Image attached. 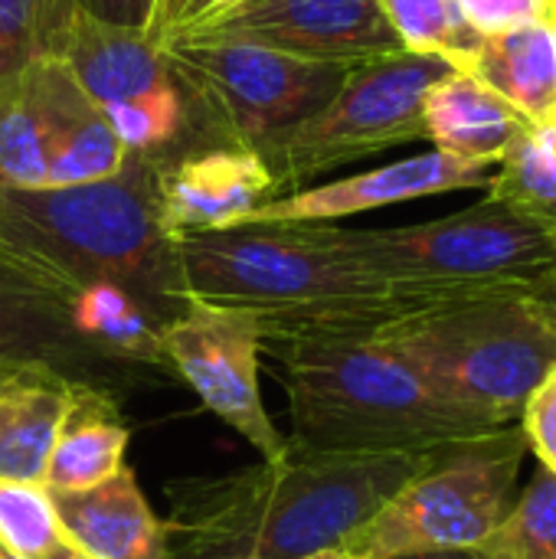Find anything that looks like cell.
<instances>
[{"label": "cell", "instance_id": "obj_1", "mask_svg": "<svg viewBox=\"0 0 556 559\" xmlns=\"http://www.w3.org/2000/svg\"><path fill=\"white\" fill-rule=\"evenodd\" d=\"M442 452V449H439ZM439 452H318L167 488L170 559H305L334 550Z\"/></svg>", "mask_w": 556, "mask_h": 559}, {"label": "cell", "instance_id": "obj_2", "mask_svg": "<svg viewBox=\"0 0 556 559\" xmlns=\"http://www.w3.org/2000/svg\"><path fill=\"white\" fill-rule=\"evenodd\" d=\"M184 298L262 311L275 334H374L436 308L377 272L344 242L334 223H249L177 239Z\"/></svg>", "mask_w": 556, "mask_h": 559}, {"label": "cell", "instance_id": "obj_3", "mask_svg": "<svg viewBox=\"0 0 556 559\" xmlns=\"http://www.w3.org/2000/svg\"><path fill=\"white\" fill-rule=\"evenodd\" d=\"M295 426L292 442L318 452H439L488 426L446 403L374 334L265 337Z\"/></svg>", "mask_w": 556, "mask_h": 559}, {"label": "cell", "instance_id": "obj_4", "mask_svg": "<svg viewBox=\"0 0 556 559\" xmlns=\"http://www.w3.org/2000/svg\"><path fill=\"white\" fill-rule=\"evenodd\" d=\"M0 242L62 275L79 292L115 285L161 324L184 308L177 242L157 213V160L128 154L115 177L13 190L0 187Z\"/></svg>", "mask_w": 556, "mask_h": 559}, {"label": "cell", "instance_id": "obj_5", "mask_svg": "<svg viewBox=\"0 0 556 559\" xmlns=\"http://www.w3.org/2000/svg\"><path fill=\"white\" fill-rule=\"evenodd\" d=\"M446 403L488 426H514L556 364V334L524 292L482 295L374 331Z\"/></svg>", "mask_w": 556, "mask_h": 559}, {"label": "cell", "instance_id": "obj_6", "mask_svg": "<svg viewBox=\"0 0 556 559\" xmlns=\"http://www.w3.org/2000/svg\"><path fill=\"white\" fill-rule=\"evenodd\" d=\"M344 242L370 272L426 305L528 292L556 272V239L492 197L416 226L344 229Z\"/></svg>", "mask_w": 556, "mask_h": 559}, {"label": "cell", "instance_id": "obj_7", "mask_svg": "<svg viewBox=\"0 0 556 559\" xmlns=\"http://www.w3.org/2000/svg\"><path fill=\"white\" fill-rule=\"evenodd\" d=\"M161 52L190 98V144L259 151L315 115L357 62H321L216 36H174Z\"/></svg>", "mask_w": 556, "mask_h": 559}, {"label": "cell", "instance_id": "obj_8", "mask_svg": "<svg viewBox=\"0 0 556 559\" xmlns=\"http://www.w3.org/2000/svg\"><path fill=\"white\" fill-rule=\"evenodd\" d=\"M524 452L521 426H501L442 449L334 554L341 559H403L475 550L508 518Z\"/></svg>", "mask_w": 556, "mask_h": 559}, {"label": "cell", "instance_id": "obj_9", "mask_svg": "<svg viewBox=\"0 0 556 559\" xmlns=\"http://www.w3.org/2000/svg\"><path fill=\"white\" fill-rule=\"evenodd\" d=\"M449 69V62L410 49L357 62L315 115L256 151L275 177L279 197L338 167L426 141L423 102Z\"/></svg>", "mask_w": 556, "mask_h": 559}, {"label": "cell", "instance_id": "obj_10", "mask_svg": "<svg viewBox=\"0 0 556 559\" xmlns=\"http://www.w3.org/2000/svg\"><path fill=\"white\" fill-rule=\"evenodd\" d=\"M128 151L62 59L0 79V187L49 190L115 177Z\"/></svg>", "mask_w": 556, "mask_h": 559}, {"label": "cell", "instance_id": "obj_11", "mask_svg": "<svg viewBox=\"0 0 556 559\" xmlns=\"http://www.w3.org/2000/svg\"><path fill=\"white\" fill-rule=\"evenodd\" d=\"M49 56L66 62L128 154L164 160L187 144L190 98L144 29L111 26L75 10Z\"/></svg>", "mask_w": 556, "mask_h": 559}, {"label": "cell", "instance_id": "obj_12", "mask_svg": "<svg viewBox=\"0 0 556 559\" xmlns=\"http://www.w3.org/2000/svg\"><path fill=\"white\" fill-rule=\"evenodd\" d=\"M157 347L200 403L242 436L262 462L288 455L292 439L272 423L259 390V357L265 350L262 311L187 298L161 324Z\"/></svg>", "mask_w": 556, "mask_h": 559}, {"label": "cell", "instance_id": "obj_13", "mask_svg": "<svg viewBox=\"0 0 556 559\" xmlns=\"http://www.w3.org/2000/svg\"><path fill=\"white\" fill-rule=\"evenodd\" d=\"M180 36L242 39L321 62H364L403 49L380 0H236Z\"/></svg>", "mask_w": 556, "mask_h": 559}, {"label": "cell", "instance_id": "obj_14", "mask_svg": "<svg viewBox=\"0 0 556 559\" xmlns=\"http://www.w3.org/2000/svg\"><path fill=\"white\" fill-rule=\"evenodd\" d=\"M275 197L279 187L262 157L236 144H190L157 160V213L174 242L242 226Z\"/></svg>", "mask_w": 556, "mask_h": 559}, {"label": "cell", "instance_id": "obj_15", "mask_svg": "<svg viewBox=\"0 0 556 559\" xmlns=\"http://www.w3.org/2000/svg\"><path fill=\"white\" fill-rule=\"evenodd\" d=\"M492 180V167L459 160L446 151H426L397 164L374 167L367 174H354L344 180L301 187L295 193L275 197L262 203L242 226L249 223H334L354 213L426 200L456 190H485Z\"/></svg>", "mask_w": 556, "mask_h": 559}, {"label": "cell", "instance_id": "obj_16", "mask_svg": "<svg viewBox=\"0 0 556 559\" xmlns=\"http://www.w3.org/2000/svg\"><path fill=\"white\" fill-rule=\"evenodd\" d=\"M79 288L0 242V357H39L66 370L88 357L72 324Z\"/></svg>", "mask_w": 556, "mask_h": 559}, {"label": "cell", "instance_id": "obj_17", "mask_svg": "<svg viewBox=\"0 0 556 559\" xmlns=\"http://www.w3.org/2000/svg\"><path fill=\"white\" fill-rule=\"evenodd\" d=\"M75 380L39 357H0V478L43 481Z\"/></svg>", "mask_w": 556, "mask_h": 559}, {"label": "cell", "instance_id": "obj_18", "mask_svg": "<svg viewBox=\"0 0 556 559\" xmlns=\"http://www.w3.org/2000/svg\"><path fill=\"white\" fill-rule=\"evenodd\" d=\"M52 501L66 540L82 557L170 559L164 524L147 504L131 465L88 491L52 495Z\"/></svg>", "mask_w": 556, "mask_h": 559}, {"label": "cell", "instance_id": "obj_19", "mask_svg": "<svg viewBox=\"0 0 556 559\" xmlns=\"http://www.w3.org/2000/svg\"><path fill=\"white\" fill-rule=\"evenodd\" d=\"M426 141L459 160L495 167L528 118L472 72L449 69L423 102Z\"/></svg>", "mask_w": 556, "mask_h": 559}, {"label": "cell", "instance_id": "obj_20", "mask_svg": "<svg viewBox=\"0 0 556 559\" xmlns=\"http://www.w3.org/2000/svg\"><path fill=\"white\" fill-rule=\"evenodd\" d=\"M128 442L131 429L125 426L118 403L108 396V390L75 380L72 400L66 406V416L56 429L43 485L49 495H79L88 491L111 475H118L128 462Z\"/></svg>", "mask_w": 556, "mask_h": 559}, {"label": "cell", "instance_id": "obj_21", "mask_svg": "<svg viewBox=\"0 0 556 559\" xmlns=\"http://www.w3.org/2000/svg\"><path fill=\"white\" fill-rule=\"evenodd\" d=\"M469 72L492 85L531 124L556 115L554 23H521L482 39Z\"/></svg>", "mask_w": 556, "mask_h": 559}, {"label": "cell", "instance_id": "obj_22", "mask_svg": "<svg viewBox=\"0 0 556 559\" xmlns=\"http://www.w3.org/2000/svg\"><path fill=\"white\" fill-rule=\"evenodd\" d=\"M485 190V197L511 206L556 239V115L534 124L528 121L495 164Z\"/></svg>", "mask_w": 556, "mask_h": 559}, {"label": "cell", "instance_id": "obj_23", "mask_svg": "<svg viewBox=\"0 0 556 559\" xmlns=\"http://www.w3.org/2000/svg\"><path fill=\"white\" fill-rule=\"evenodd\" d=\"M380 10L400 46L419 56H436L459 72H469L482 49V33L462 10V0H380Z\"/></svg>", "mask_w": 556, "mask_h": 559}, {"label": "cell", "instance_id": "obj_24", "mask_svg": "<svg viewBox=\"0 0 556 559\" xmlns=\"http://www.w3.org/2000/svg\"><path fill=\"white\" fill-rule=\"evenodd\" d=\"M0 550L23 559H62L72 554L43 481L0 478Z\"/></svg>", "mask_w": 556, "mask_h": 559}, {"label": "cell", "instance_id": "obj_25", "mask_svg": "<svg viewBox=\"0 0 556 559\" xmlns=\"http://www.w3.org/2000/svg\"><path fill=\"white\" fill-rule=\"evenodd\" d=\"M482 559H556V475L541 468L508 518L475 547Z\"/></svg>", "mask_w": 556, "mask_h": 559}, {"label": "cell", "instance_id": "obj_26", "mask_svg": "<svg viewBox=\"0 0 556 559\" xmlns=\"http://www.w3.org/2000/svg\"><path fill=\"white\" fill-rule=\"evenodd\" d=\"M72 16V0H0V79L49 56Z\"/></svg>", "mask_w": 556, "mask_h": 559}, {"label": "cell", "instance_id": "obj_27", "mask_svg": "<svg viewBox=\"0 0 556 559\" xmlns=\"http://www.w3.org/2000/svg\"><path fill=\"white\" fill-rule=\"evenodd\" d=\"M518 423L524 429L528 449L541 459V468L556 475V364L528 396Z\"/></svg>", "mask_w": 556, "mask_h": 559}, {"label": "cell", "instance_id": "obj_28", "mask_svg": "<svg viewBox=\"0 0 556 559\" xmlns=\"http://www.w3.org/2000/svg\"><path fill=\"white\" fill-rule=\"evenodd\" d=\"M462 10L482 36L521 23H556V0H462Z\"/></svg>", "mask_w": 556, "mask_h": 559}, {"label": "cell", "instance_id": "obj_29", "mask_svg": "<svg viewBox=\"0 0 556 559\" xmlns=\"http://www.w3.org/2000/svg\"><path fill=\"white\" fill-rule=\"evenodd\" d=\"M236 0H157L154 3V16L151 26L144 29L157 46L170 36H180L184 29H190L193 23L220 13L223 7H229Z\"/></svg>", "mask_w": 556, "mask_h": 559}, {"label": "cell", "instance_id": "obj_30", "mask_svg": "<svg viewBox=\"0 0 556 559\" xmlns=\"http://www.w3.org/2000/svg\"><path fill=\"white\" fill-rule=\"evenodd\" d=\"M79 13L111 23V26H131V29H147L154 16L157 0H72Z\"/></svg>", "mask_w": 556, "mask_h": 559}, {"label": "cell", "instance_id": "obj_31", "mask_svg": "<svg viewBox=\"0 0 556 559\" xmlns=\"http://www.w3.org/2000/svg\"><path fill=\"white\" fill-rule=\"evenodd\" d=\"M524 295H528V301L537 308V314L551 324V331L556 334V272H551L547 278H541L537 285H531Z\"/></svg>", "mask_w": 556, "mask_h": 559}, {"label": "cell", "instance_id": "obj_32", "mask_svg": "<svg viewBox=\"0 0 556 559\" xmlns=\"http://www.w3.org/2000/svg\"><path fill=\"white\" fill-rule=\"evenodd\" d=\"M403 559H482L478 550H442V554H423V557H403Z\"/></svg>", "mask_w": 556, "mask_h": 559}, {"label": "cell", "instance_id": "obj_33", "mask_svg": "<svg viewBox=\"0 0 556 559\" xmlns=\"http://www.w3.org/2000/svg\"><path fill=\"white\" fill-rule=\"evenodd\" d=\"M305 559H341L334 550H324V554H315V557H305Z\"/></svg>", "mask_w": 556, "mask_h": 559}, {"label": "cell", "instance_id": "obj_34", "mask_svg": "<svg viewBox=\"0 0 556 559\" xmlns=\"http://www.w3.org/2000/svg\"><path fill=\"white\" fill-rule=\"evenodd\" d=\"M0 559H23V557H13V554H7V550H0Z\"/></svg>", "mask_w": 556, "mask_h": 559}, {"label": "cell", "instance_id": "obj_35", "mask_svg": "<svg viewBox=\"0 0 556 559\" xmlns=\"http://www.w3.org/2000/svg\"><path fill=\"white\" fill-rule=\"evenodd\" d=\"M62 559H88V557H82V554H75V550H72L69 557H62Z\"/></svg>", "mask_w": 556, "mask_h": 559}]
</instances>
